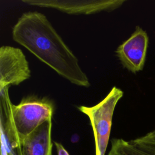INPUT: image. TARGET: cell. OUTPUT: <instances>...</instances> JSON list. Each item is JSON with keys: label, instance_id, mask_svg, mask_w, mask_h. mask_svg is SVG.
<instances>
[{"label": "cell", "instance_id": "6da1fadb", "mask_svg": "<svg viewBox=\"0 0 155 155\" xmlns=\"http://www.w3.org/2000/svg\"><path fill=\"white\" fill-rule=\"evenodd\" d=\"M12 37L71 83L90 87L88 78L79 66L78 58L42 13H23L13 27Z\"/></svg>", "mask_w": 155, "mask_h": 155}, {"label": "cell", "instance_id": "7a4b0ae2", "mask_svg": "<svg viewBox=\"0 0 155 155\" xmlns=\"http://www.w3.org/2000/svg\"><path fill=\"white\" fill-rule=\"evenodd\" d=\"M8 88L0 89L1 123L10 130L21 145L27 136L52 117L54 105L47 98L35 96L24 97L19 104L13 105L10 99Z\"/></svg>", "mask_w": 155, "mask_h": 155}, {"label": "cell", "instance_id": "3957f363", "mask_svg": "<svg viewBox=\"0 0 155 155\" xmlns=\"http://www.w3.org/2000/svg\"><path fill=\"white\" fill-rule=\"evenodd\" d=\"M123 95L122 90L113 87L105 97L97 104L92 107L82 105L78 107L79 110L90 119L94 136L96 155L105 154L114 111Z\"/></svg>", "mask_w": 155, "mask_h": 155}, {"label": "cell", "instance_id": "277c9868", "mask_svg": "<svg viewBox=\"0 0 155 155\" xmlns=\"http://www.w3.org/2000/svg\"><path fill=\"white\" fill-rule=\"evenodd\" d=\"M30 73L21 49L7 45L0 48V89L19 85L30 78Z\"/></svg>", "mask_w": 155, "mask_h": 155}, {"label": "cell", "instance_id": "5b68a950", "mask_svg": "<svg viewBox=\"0 0 155 155\" xmlns=\"http://www.w3.org/2000/svg\"><path fill=\"white\" fill-rule=\"evenodd\" d=\"M30 5L56 9L70 15H90L102 11L111 12L125 2V0H23Z\"/></svg>", "mask_w": 155, "mask_h": 155}, {"label": "cell", "instance_id": "8992f818", "mask_svg": "<svg viewBox=\"0 0 155 155\" xmlns=\"http://www.w3.org/2000/svg\"><path fill=\"white\" fill-rule=\"evenodd\" d=\"M149 38L140 26L116 49V56L122 66L133 73L143 70L148 47Z\"/></svg>", "mask_w": 155, "mask_h": 155}, {"label": "cell", "instance_id": "52a82bcc", "mask_svg": "<svg viewBox=\"0 0 155 155\" xmlns=\"http://www.w3.org/2000/svg\"><path fill=\"white\" fill-rule=\"evenodd\" d=\"M52 117L48 119L21 143L22 155H52Z\"/></svg>", "mask_w": 155, "mask_h": 155}, {"label": "cell", "instance_id": "ba28073f", "mask_svg": "<svg viewBox=\"0 0 155 155\" xmlns=\"http://www.w3.org/2000/svg\"><path fill=\"white\" fill-rule=\"evenodd\" d=\"M108 155H155L143 150L130 141L122 139H113Z\"/></svg>", "mask_w": 155, "mask_h": 155}, {"label": "cell", "instance_id": "9c48e42d", "mask_svg": "<svg viewBox=\"0 0 155 155\" xmlns=\"http://www.w3.org/2000/svg\"><path fill=\"white\" fill-rule=\"evenodd\" d=\"M131 142L145 151L155 153V129Z\"/></svg>", "mask_w": 155, "mask_h": 155}, {"label": "cell", "instance_id": "30bf717a", "mask_svg": "<svg viewBox=\"0 0 155 155\" xmlns=\"http://www.w3.org/2000/svg\"><path fill=\"white\" fill-rule=\"evenodd\" d=\"M54 145L56 147L57 155H70L68 152L65 150L64 147L59 142H54Z\"/></svg>", "mask_w": 155, "mask_h": 155}]
</instances>
